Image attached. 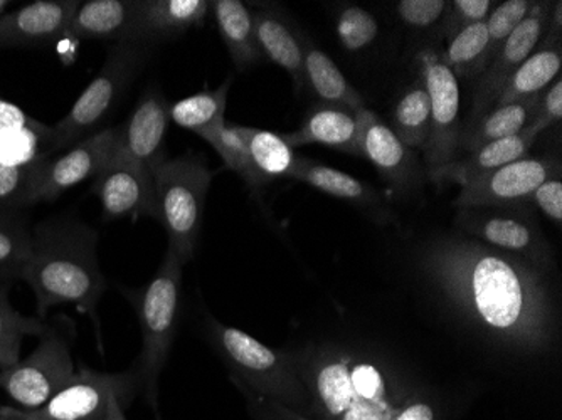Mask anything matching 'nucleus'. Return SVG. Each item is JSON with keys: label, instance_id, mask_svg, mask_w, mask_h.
Returning a JSON list of instances; mask_svg holds the SVG:
<instances>
[{"label": "nucleus", "instance_id": "1", "mask_svg": "<svg viewBox=\"0 0 562 420\" xmlns=\"http://www.w3.org/2000/svg\"><path fill=\"white\" fill-rule=\"evenodd\" d=\"M425 266L441 292L482 330L522 350L548 347L554 311L544 271L470 239L432 245Z\"/></svg>", "mask_w": 562, "mask_h": 420}, {"label": "nucleus", "instance_id": "2", "mask_svg": "<svg viewBox=\"0 0 562 420\" xmlns=\"http://www.w3.org/2000/svg\"><path fill=\"white\" fill-rule=\"evenodd\" d=\"M308 391L312 419L393 420L413 394L401 390L374 356L336 345H308L293 352Z\"/></svg>", "mask_w": 562, "mask_h": 420}, {"label": "nucleus", "instance_id": "3", "mask_svg": "<svg viewBox=\"0 0 562 420\" xmlns=\"http://www.w3.org/2000/svg\"><path fill=\"white\" fill-rule=\"evenodd\" d=\"M36 298L37 317L56 306H75L98 327V305L106 290L98 262V234L71 217H53L33 229V252L22 274Z\"/></svg>", "mask_w": 562, "mask_h": 420}, {"label": "nucleus", "instance_id": "4", "mask_svg": "<svg viewBox=\"0 0 562 420\" xmlns=\"http://www.w3.org/2000/svg\"><path fill=\"white\" fill-rule=\"evenodd\" d=\"M206 333L211 345L229 368L233 382L295 412L311 416V399L296 371L293 352L271 349L251 334L227 327L210 315Z\"/></svg>", "mask_w": 562, "mask_h": 420}, {"label": "nucleus", "instance_id": "5", "mask_svg": "<svg viewBox=\"0 0 562 420\" xmlns=\"http://www.w3.org/2000/svg\"><path fill=\"white\" fill-rule=\"evenodd\" d=\"M156 189L154 219L182 266L194 258L214 172L198 155L164 159L151 169Z\"/></svg>", "mask_w": 562, "mask_h": 420}, {"label": "nucleus", "instance_id": "6", "mask_svg": "<svg viewBox=\"0 0 562 420\" xmlns=\"http://www.w3.org/2000/svg\"><path fill=\"white\" fill-rule=\"evenodd\" d=\"M151 47L137 43H113L94 80L75 101L65 118L50 129L46 157H56L103 129L126 91L150 59Z\"/></svg>", "mask_w": 562, "mask_h": 420}, {"label": "nucleus", "instance_id": "7", "mask_svg": "<svg viewBox=\"0 0 562 420\" xmlns=\"http://www.w3.org/2000/svg\"><path fill=\"white\" fill-rule=\"evenodd\" d=\"M182 268L181 261L167 249L156 276L142 290L125 292L137 313L142 331V353L135 366L140 372L142 387L154 409H157L159 377L176 338L181 308Z\"/></svg>", "mask_w": 562, "mask_h": 420}, {"label": "nucleus", "instance_id": "8", "mask_svg": "<svg viewBox=\"0 0 562 420\" xmlns=\"http://www.w3.org/2000/svg\"><path fill=\"white\" fill-rule=\"evenodd\" d=\"M75 372L68 330L50 325L27 359L0 371V388L19 409L36 410L49 402Z\"/></svg>", "mask_w": 562, "mask_h": 420}, {"label": "nucleus", "instance_id": "9", "mask_svg": "<svg viewBox=\"0 0 562 420\" xmlns=\"http://www.w3.org/2000/svg\"><path fill=\"white\" fill-rule=\"evenodd\" d=\"M457 224L475 241L526 259L544 273L554 266V252L529 205L458 208Z\"/></svg>", "mask_w": 562, "mask_h": 420}, {"label": "nucleus", "instance_id": "10", "mask_svg": "<svg viewBox=\"0 0 562 420\" xmlns=\"http://www.w3.org/2000/svg\"><path fill=\"white\" fill-rule=\"evenodd\" d=\"M140 388L137 366L120 374H103L83 366L49 402L36 410L18 412L22 420H105L113 400L126 407Z\"/></svg>", "mask_w": 562, "mask_h": 420}, {"label": "nucleus", "instance_id": "11", "mask_svg": "<svg viewBox=\"0 0 562 420\" xmlns=\"http://www.w3.org/2000/svg\"><path fill=\"white\" fill-rule=\"evenodd\" d=\"M416 63L431 106V129L423 150L429 175L460 157V87L453 72L441 61L438 49L419 50Z\"/></svg>", "mask_w": 562, "mask_h": 420}, {"label": "nucleus", "instance_id": "12", "mask_svg": "<svg viewBox=\"0 0 562 420\" xmlns=\"http://www.w3.org/2000/svg\"><path fill=\"white\" fill-rule=\"evenodd\" d=\"M558 175H561L559 160L527 155L463 185L453 205L458 208L529 205L532 192Z\"/></svg>", "mask_w": 562, "mask_h": 420}, {"label": "nucleus", "instance_id": "13", "mask_svg": "<svg viewBox=\"0 0 562 420\" xmlns=\"http://www.w3.org/2000/svg\"><path fill=\"white\" fill-rule=\"evenodd\" d=\"M116 134V126H106L63 154L44 160L27 198L30 208L40 202L56 201L68 189L94 179L115 150Z\"/></svg>", "mask_w": 562, "mask_h": 420}, {"label": "nucleus", "instance_id": "14", "mask_svg": "<svg viewBox=\"0 0 562 420\" xmlns=\"http://www.w3.org/2000/svg\"><path fill=\"white\" fill-rule=\"evenodd\" d=\"M554 2H533L516 31H514L491 65L476 78L473 88L472 110L465 125L475 122L480 115L491 110L497 103L498 94L505 83L517 71L520 65L529 58L548 31L549 14ZM462 125V128L463 126Z\"/></svg>", "mask_w": 562, "mask_h": 420}, {"label": "nucleus", "instance_id": "15", "mask_svg": "<svg viewBox=\"0 0 562 420\" xmlns=\"http://www.w3.org/2000/svg\"><path fill=\"white\" fill-rule=\"evenodd\" d=\"M93 180V192L100 198L103 219H137L142 216L154 219L156 189L150 167L113 150L109 162Z\"/></svg>", "mask_w": 562, "mask_h": 420}, {"label": "nucleus", "instance_id": "16", "mask_svg": "<svg viewBox=\"0 0 562 420\" xmlns=\"http://www.w3.org/2000/svg\"><path fill=\"white\" fill-rule=\"evenodd\" d=\"M170 103L159 88H147L138 98L134 112L116 126V154L126 159L154 167L166 159V135L169 128Z\"/></svg>", "mask_w": 562, "mask_h": 420}, {"label": "nucleus", "instance_id": "17", "mask_svg": "<svg viewBox=\"0 0 562 420\" xmlns=\"http://www.w3.org/2000/svg\"><path fill=\"white\" fill-rule=\"evenodd\" d=\"M78 0H37L0 18V49H37L66 36Z\"/></svg>", "mask_w": 562, "mask_h": 420}, {"label": "nucleus", "instance_id": "18", "mask_svg": "<svg viewBox=\"0 0 562 420\" xmlns=\"http://www.w3.org/2000/svg\"><path fill=\"white\" fill-rule=\"evenodd\" d=\"M359 123L361 154L394 189L412 188L422 179V167L412 148H407L378 113L361 109L356 112Z\"/></svg>", "mask_w": 562, "mask_h": 420}, {"label": "nucleus", "instance_id": "19", "mask_svg": "<svg viewBox=\"0 0 562 420\" xmlns=\"http://www.w3.org/2000/svg\"><path fill=\"white\" fill-rule=\"evenodd\" d=\"M207 0H138L137 21L131 43L154 47L176 39L206 22Z\"/></svg>", "mask_w": 562, "mask_h": 420}, {"label": "nucleus", "instance_id": "20", "mask_svg": "<svg viewBox=\"0 0 562 420\" xmlns=\"http://www.w3.org/2000/svg\"><path fill=\"white\" fill-rule=\"evenodd\" d=\"M281 137L285 138L292 148L318 144L336 148L344 154L362 157L356 112L337 104H315L306 112L302 125L295 132L283 134Z\"/></svg>", "mask_w": 562, "mask_h": 420}, {"label": "nucleus", "instance_id": "21", "mask_svg": "<svg viewBox=\"0 0 562 420\" xmlns=\"http://www.w3.org/2000/svg\"><path fill=\"white\" fill-rule=\"evenodd\" d=\"M539 135L533 134L532 129L527 126L520 134L514 135L504 140L492 141V144L483 145L476 150L470 151L465 157H457L453 162L441 167L437 172L429 173V180L445 185V183H457L460 188L487 175L507 163L516 162L524 159L532 148L533 141L538 140Z\"/></svg>", "mask_w": 562, "mask_h": 420}, {"label": "nucleus", "instance_id": "22", "mask_svg": "<svg viewBox=\"0 0 562 420\" xmlns=\"http://www.w3.org/2000/svg\"><path fill=\"white\" fill-rule=\"evenodd\" d=\"M251 14L263 59L289 72L296 91L305 88L302 33L293 27L285 15L270 5L251 9Z\"/></svg>", "mask_w": 562, "mask_h": 420}, {"label": "nucleus", "instance_id": "23", "mask_svg": "<svg viewBox=\"0 0 562 420\" xmlns=\"http://www.w3.org/2000/svg\"><path fill=\"white\" fill-rule=\"evenodd\" d=\"M138 0H90L76 9L65 37L131 43Z\"/></svg>", "mask_w": 562, "mask_h": 420}, {"label": "nucleus", "instance_id": "24", "mask_svg": "<svg viewBox=\"0 0 562 420\" xmlns=\"http://www.w3.org/2000/svg\"><path fill=\"white\" fill-rule=\"evenodd\" d=\"M562 36L546 33L538 47L530 53L529 58L517 68L498 94L497 103H513L539 97L552 81L561 76Z\"/></svg>", "mask_w": 562, "mask_h": 420}, {"label": "nucleus", "instance_id": "25", "mask_svg": "<svg viewBox=\"0 0 562 420\" xmlns=\"http://www.w3.org/2000/svg\"><path fill=\"white\" fill-rule=\"evenodd\" d=\"M302 46L305 87L315 94L318 103L346 106L352 112L364 109V98L346 80L330 56L305 34H302Z\"/></svg>", "mask_w": 562, "mask_h": 420}, {"label": "nucleus", "instance_id": "26", "mask_svg": "<svg viewBox=\"0 0 562 420\" xmlns=\"http://www.w3.org/2000/svg\"><path fill=\"white\" fill-rule=\"evenodd\" d=\"M538 100L539 97H533L513 103L494 104L475 122L463 126L460 135V154H470L483 145L504 140L524 132L536 115Z\"/></svg>", "mask_w": 562, "mask_h": 420}, {"label": "nucleus", "instance_id": "27", "mask_svg": "<svg viewBox=\"0 0 562 420\" xmlns=\"http://www.w3.org/2000/svg\"><path fill=\"white\" fill-rule=\"evenodd\" d=\"M211 9L221 39L236 69L245 72L260 65L263 56L258 47L251 9L241 0H214Z\"/></svg>", "mask_w": 562, "mask_h": 420}, {"label": "nucleus", "instance_id": "28", "mask_svg": "<svg viewBox=\"0 0 562 420\" xmlns=\"http://www.w3.org/2000/svg\"><path fill=\"white\" fill-rule=\"evenodd\" d=\"M33 252L27 208H0V286L22 280Z\"/></svg>", "mask_w": 562, "mask_h": 420}, {"label": "nucleus", "instance_id": "29", "mask_svg": "<svg viewBox=\"0 0 562 420\" xmlns=\"http://www.w3.org/2000/svg\"><path fill=\"white\" fill-rule=\"evenodd\" d=\"M241 132L248 144L252 170L257 173L261 188L283 177L292 179L300 157H296L295 148L290 147L285 138L252 126L241 125Z\"/></svg>", "mask_w": 562, "mask_h": 420}, {"label": "nucleus", "instance_id": "30", "mask_svg": "<svg viewBox=\"0 0 562 420\" xmlns=\"http://www.w3.org/2000/svg\"><path fill=\"white\" fill-rule=\"evenodd\" d=\"M391 128L407 148L425 150L431 129V106L422 80L415 81L397 98Z\"/></svg>", "mask_w": 562, "mask_h": 420}, {"label": "nucleus", "instance_id": "31", "mask_svg": "<svg viewBox=\"0 0 562 420\" xmlns=\"http://www.w3.org/2000/svg\"><path fill=\"white\" fill-rule=\"evenodd\" d=\"M229 88H232V80L227 78L216 90L199 91L176 101L170 104V122L189 132H194L195 135L204 134L207 129L226 122L224 113H226Z\"/></svg>", "mask_w": 562, "mask_h": 420}, {"label": "nucleus", "instance_id": "32", "mask_svg": "<svg viewBox=\"0 0 562 420\" xmlns=\"http://www.w3.org/2000/svg\"><path fill=\"white\" fill-rule=\"evenodd\" d=\"M292 179L306 183L331 197L344 198V201L361 202V204L378 201L375 192L356 177L331 169L324 163L303 159V157H300Z\"/></svg>", "mask_w": 562, "mask_h": 420}, {"label": "nucleus", "instance_id": "33", "mask_svg": "<svg viewBox=\"0 0 562 420\" xmlns=\"http://www.w3.org/2000/svg\"><path fill=\"white\" fill-rule=\"evenodd\" d=\"M487 43V21L479 22L448 37L447 46L438 53L441 61L453 72L457 80L458 78L470 80V78H479L485 69Z\"/></svg>", "mask_w": 562, "mask_h": 420}, {"label": "nucleus", "instance_id": "34", "mask_svg": "<svg viewBox=\"0 0 562 420\" xmlns=\"http://www.w3.org/2000/svg\"><path fill=\"white\" fill-rule=\"evenodd\" d=\"M11 286H0V371L21 360V347L25 337H43L50 323L40 317H24L9 302Z\"/></svg>", "mask_w": 562, "mask_h": 420}, {"label": "nucleus", "instance_id": "35", "mask_svg": "<svg viewBox=\"0 0 562 420\" xmlns=\"http://www.w3.org/2000/svg\"><path fill=\"white\" fill-rule=\"evenodd\" d=\"M199 137L207 141L220 154L226 169L238 173L249 189H252V191L261 189L260 180L252 170L248 144H246L245 135H243L241 125L223 122L199 135Z\"/></svg>", "mask_w": 562, "mask_h": 420}, {"label": "nucleus", "instance_id": "36", "mask_svg": "<svg viewBox=\"0 0 562 420\" xmlns=\"http://www.w3.org/2000/svg\"><path fill=\"white\" fill-rule=\"evenodd\" d=\"M532 4L533 2L530 0H507V2L495 5L494 11L487 18L488 43L487 53H485V68L491 65L505 41L526 18Z\"/></svg>", "mask_w": 562, "mask_h": 420}, {"label": "nucleus", "instance_id": "37", "mask_svg": "<svg viewBox=\"0 0 562 420\" xmlns=\"http://www.w3.org/2000/svg\"><path fill=\"white\" fill-rule=\"evenodd\" d=\"M337 37L350 53L371 46L379 36V24L374 15L359 5H347L337 15Z\"/></svg>", "mask_w": 562, "mask_h": 420}, {"label": "nucleus", "instance_id": "38", "mask_svg": "<svg viewBox=\"0 0 562 420\" xmlns=\"http://www.w3.org/2000/svg\"><path fill=\"white\" fill-rule=\"evenodd\" d=\"M43 162L37 160L25 166L0 162V208H30L27 198Z\"/></svg>", "mask_w": 562, "mask_h": 420}, {"label": "nucleus", "instance_id": "39", "mask_svg": "<svg viewBox=\"0 0 562 420\" xmlns=\"http://www.w3.org/2000/svg\"><path fill=\"white\" fill-rule=\"evenodd\" d=\"M495 5H497V2H492V0H454V2H448L447 12H445V37L448 39L460 31L467 30L470 25L487 21Z\"/></svg>", "mask_w": 562, "mask_h": 420}, {"label": "nucleus", "instance_id": "40", "mask_svg": "<svg viewBox=\"0 0 562 420\" xmlns=\"http://www.w3.org/2000/svg\"><path fill=\"white\" fill-rule=\"evenodd\" d=\"M448 2L445 0H401L396 11L404 24L416 30H425L440 21L447 12Z\"/></svg>", "mask_w": 562, "mask_h": 420}, {"label": "nucleus", "instance_id": "41", "mask_svg": "<svg viewBox=\"0 0 562 420\" xmlns=\"http://www.w3.org/2000/svg\"><path fill=\"white\" fill-rule=\"evenodd\" d=\"M233 384L236 385L243 399H245L246 409L251 413L252 420H318L295 412V410L281 406V404L267 399V397L258 396L238 382H233Z\"/></svg>", "mask_w": 562, "mask_h": 420}, {"label": "nucleus", "instance_id": "42", "mask_svg": "<svg viewBox=\"0 0 562 420\" xmlns=\"http://www.w3.org/2000/svg\"><path fill=\"white\" fill-rule=\"evenodd\" d=\"M562 118V80L561 76L555 78L554 83L551 87L546 88L541 94H539L538 109H536V115H533L532 122H530L529 128L532 129L533 134L541 135L544 129L551 128V126L558 125Z\"/></svg>", "mask_w": 562, "mask_h": 420}, {"label": "nucleus", "instance_id": "43", "mask_svg": "<svg viewBox=\"0 0 562 420\" xmlns=\"http://www.w3.org/2000/svg\"><path fill=\"white\" fill-rule=\"evenodd\" d=\"M22 129H33V132L46 134L50 126L37 122L33 116L27 115L24 110L19 109L18 104L0 98V138L15 134V132H22Z\"/></svg>", "mask_w": 562, "mask_h": 420}, {"label": "nucleus", "instance_id": "44", "mask_svg": "<svg viewBox=\"0 0 562 420\" xmlns=\"http://www.w3.org/2000/svg\"><path fill=\"white\" fill-rule=\"evenodd\" d=\"M530 204L544 213L552 223L561 226L562 223V180L561 175L552 177L541 183L530 195Z\"/></svg>", "mask_w": 562, "mask_h": 420}, {"label": "nucleus", "instance_id": "45", "mask_svg": "<svg viewBox=\"0 0 562 420\" xmlns=\"http://www.w3.org/2000/svg\"><path fill=\"white\" fill-rule=\"evenodd\" d=\"M393 420H438L437 406L422 394H413L397 410Z\"/></svg>", "mask_w": 562, "mask_h": 420}, {"label": "nucleus", "instance_id": "46", "mask_svg": "<svg viewBox=\"0 0 562 420\" xmlns=\"http://www.w3.org/2000/svg\"><path fill=\"white\" fill-rule=\"evenodd\" d=\"M123 409H125V407H123L122 402L113 400L112 406H110L109 416H106L105 420H126Z\"/></svg>", "mask_w": 562, "mask_h": 420}, {"label": "nucleus", "instance_id": "47", "mask_svg": "<svg viewBox=\"0 0 562 420\" xmlns=\"http://www.w3.org/2000/svg\"><path fill=\"white\" fill-rule=\"evenodd\" d=\"M0 420H22L14 407H0Z\"/></svg>", "mask_w": 562, "mask_h": 420}, {"label": "nucleus", "instance_id": "48", "mask_svg": "<svg viewBox=\"0 0 562 420\" xmlns=\"http://www.w3.org/2000/svg\"><path fill=\"white\" fill-rule=\"evenodd\" d=\"M157 420H162V419H160V417H157Z\"/></svg>", "mask_w": 562, "mask_h": 420}]
</instances>
